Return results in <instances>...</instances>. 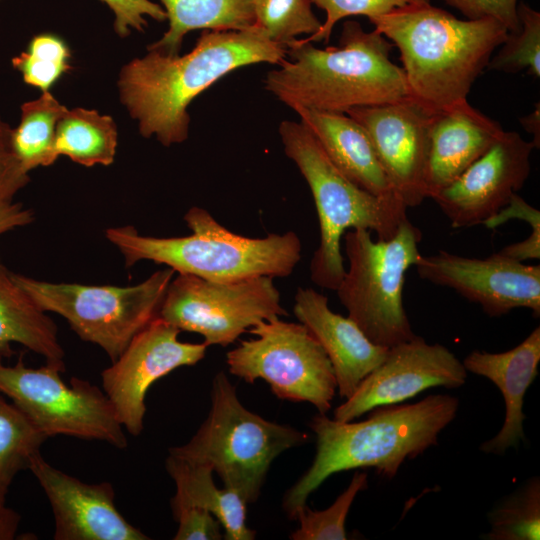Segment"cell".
<instances>
[{
  "mask_svg": "<svg viewBox=\"0 0 540 540\" xmlns=\"http://www.w3.org/2000/svg\"><path fill=\"white\" fill-rule=\"evenodd\" d=\"M184 221L192 231L188 236H143L133 226L108 228L105 234L123 255L127 267L149 260L179 274L210 281L287 277L301 259L302 244L293 231L245 237L233 233L197 206L186 212Z\"/></svg>",
  "mask_w": 540,
  "mask_h": 540,
  "instance_id": "cell-5",
  "label": "cell"
},
{
  "mask_svg": "<svg viewBox=\"0 0 540 540\" xmlns=\"http://www.w3.org/2000/svg\"><path fill=\"white\" fill-rule=\"evenodd\" d=\"M393 44L377 30L355 20L343 23L336 47L317 48L295 39L287 58L269 71L264 88L292 110L345 113L411 97L403 69L390 60Z\"/></svg>",
  "mask_w": 540,
  "mask_h": 540,
  "instance_id": "cell-2",
  "label": "cell"
},
{
  "mask_svg": "<svg viewBox=\"0 0 540 540\" xmlns=\"http://www.w3.org/2000/svg\"><path fill=\"white\" fill-rule=\"evenodd\" d=\"M11 130L12 128L0 118V150H10Z\"/></svg>",
  "mask_w": 540,
  "mask_h": 540,
  "instance_id": "cell-42",
  "label": "cell"
},
{
  "mask_svg": "<svg viewBox=\"0 0 540 540\" xmlns=\"http://www.w3.org/2000/svg\"><path fill=\"white\" fill-rule=\"evenodd\" d=\"M312 4L326 13L325 21L313 35L303 38L307 42L329 41L337 22L350 16H365L370 21L397 8L430 0H311Z\"/></svg>",
  "mask_w": 540,
  "mask_h": 540,
  "instance_id": "cell-34",
  "label": "cell"
},
{
  "mask_svg": "<svg viewBox=\"0 0 540 540\" xmlns=\"http://www.w3.org/2000/svg\"><path fill=\"white\" fill-rule=\"evenodd\" d=\"M343 236L349 267L335 291L348 317L376 345L390 348L413 339L402 294L406 272L422 256L421 231L407 218L390 239L374 241L367 229Z\"/></svg>",
  "mask_w": 540,
  "mask_h": 540,
  "instance_id": "cell-8",
  "label": "cell"
},
{
  "mask_svg": "<svg viewBox=\"0 0 540 540\" xmlns=\"http://www.w3.org/2000/svg\"><path fill=\"white\" fill-rule=\"evenodd\" d=\"M253 11V27L284 48L299 35L315 34L322 25L311 0H254Z\"/></svg>",
  "mask_w": 540,
  "mask_h": 540,
  "instance_id": "cell-30",
  "label": "cell"
},
{
  "mask_svg": "<svg viewBox=\"0 0 540 540\" xmlns=\"http://www.w3.org/2000/svg\"><path fill=\"white\" fill-rule=\"evenodd\" d=\"M294 111L330 161L349 180L373 195L399 198L382 168L368 134L357 121L339 112L306 108Z\"/></svg>",
  "mask_w": 540,
  "mask_h": 540,
  "instance_id": "cell-22",
  "label": "cell"
},
{
  "mask_svg": "<svg viewBox=\"0 0 540 540\" xmlns=\"http://www.w3.org/2000/svg\"><path fill=\"white\" fill-rule=\"evenodd\" d=\"M174 273L166 267L126 287L54 283L12 271L11 277L43 311L62 316L82 340L101 347L113 362L158 317Z\"/></svg>",
  "mask_w": 540,
  "mask_h": 540,
  "instance_id": "cell-9",
  "label": "cell"
},
{
  "mask_svg": "<svg viewBox=\"0 0 540 540\" xmlns=\"http://www.w3.org/2000/svg\"><path fill=\"white\" fill-rule=\"evenodd\" d=\"M0 357V392L48 438L66 435L127 447L124 428L107 395L87 380L63 381L59 366L26 367L21 355L13 366Z\"/></svg>",
  "mask_w": 540,
  "mask_h": 540,
  "instance_id": "cell-10",
  "label": "cell"
},
{
  "mask_svg": "<svg viewBox=\"0 0 540 540\" xmlns=\"http://www.w3.org/2000/svg\"><path fill=\"white\" fill-rule=\"evenodd\" d=\"M535 149L516 131H504L492 146L433 200L454 228L484 224L519 191L530 174Z\"/></svg>",
  "mask_w": 540,
  "mask_h": 540,
  "instance_id": "cell-16",
  "label": "cell"
},
{
  "mask_svg": "<svg viewBox=\"0 0 540 540\" xmlns=\"http://www.w3.org/2000/svg\"><path fill=\"white\" fill-rule=\"evenodd\" d=\"M69 58V48L61 38L40 34L30 41L26 51L12 59V65L25 83L48 91L71 68Z\"/></svg>",
  "mask_w": 540,
  "mask_h": 540,
  "instance_id": "cell-32",
  "label": "cell"
},
{
  "mask_svg": "<svg viewBox=\"0 0 540 540\" xmlns=\"http://www.w3.org/2000/svg\"><path fill=\"white\" fill-rule=\"evenodd\" d=\"M249 332L256 338L227 353L229 372L250 384L263 379L280 400L308 402L326 414L337 382L327 354L308 328L274 316Z\"/></svg>",
  "mask_w": 540,
  "mask_h": 540,
  "instance_id": "cell-11",
  "label": "cell"
},
{
  "mask_svg": "<svg viewBox=\"0 0 540 540\" xmlns=\"http://www.w3.org/2000/svg\"><path fill=\"white\" fill-rule=\"evenodd\" d=\"M415 266L422 279L453 289L491 317L519 307L540 314L539 264H524L500 252L477 259L439 250L422 255Z\"/></svg>",
  "mask_w": 540,
  "mask_h": 540,
  "instance_id": "cell-14",
  "label": "cell"
},
{
  "mask_svg": "<svg viewBox=\"0 0 540 540\" xmlns=\"http://www.w3.org/2000/svg\"><path fill=\"white\" fill-rule=\"evenodd\" d=\"M118 145L117 125L109 115L94 109L67 110L60 119L54 143V156L91 167L113 163Z\"/></svg>",
  "mask_w": 540,
  "mask_h": 540,
  "instance_id": "cell-26",
  "label": "cell"
},
{
  "mask_svg": "<svg viewBox=\"0 0 540 540\" xmlns=\"http://www.w3.org/2000/svg\"><path fill=\"white\" fill-rule=\"evenodd\" d=\"M489 540H539L540 481L534 477L488 514Z\"/></svg>",
  "mask_w": 540,
  "mask_h": 540,
  "instance_id": "cell-29",
  "label": "cell"
},
{
  "mask_svg": "<svg viewBox=\"0 0 540 540\" xmlns=\"http://www.w3.org/2000/svg\"><path fill=\"white\" fill-rule=\"evenodd\" d=\"M28 182V172L14 154L10 150H0V203L12 201Z\"/></svg>",
  "mask_w": 540,
  "mask_h": 540,
  "instance_id": "cell-38",
  "label": "cell"
},
{
  "mask_svg": "<svg viewBox=\"0 0 540 540\" xmlns=\"http://www.w3.org/2000/svg\"><path fill=\"white\" fill-rule=\"evenodd\" d=\"M307 434L268 421L242 405L224 372L212 382L211 409L189 442L171 447L169 454L212 468L224 487L247 504L258 499L273 460L308 441Z\"/></svg>",
  "mask_w": 540,
  "mask_h": 540,
  "instance_id": "cell-7",
  "label": "cell"
},
{
  "mask_svg": "<svg viewBox=\"0 0 540 540\" xmlns=\"http://www.w3.org/2000/svg\"><path fill=\"white\" fill-rule=\"evenodd\" d=\"M368 486V475L356 471L347 489L325 510L314 511L307 505L300 509L295 519L299 527L290 538L293 540H345V521L358 492Z\"/></svg>",
  "mask_w": 540,
  "mask_h": 540,
  "instance_id": "cell-33",
  "label": "cell"
},
{
  "mask_svg": "<svg viewBox=\"0 0 540 540\" xmlns=\"http://www.w3.org/2000/svg\"><path fill=\"white\" fill-rule=\"evenodd\" d=\"M278 131L286 156L310 188L319 219L320 241L310 262V278L321 288L336 290L345 273V232L367 229L378 239H390L407 219V207L397 197L373 195L349 180L301 122L284 120Z\"/></svg>",
  "mask_w": 540,
  "mask_h": 540,
  "instance_id": "cell-6",
  "label": "cell"
},
{
  "mask_svg": "<svg viewBox=\"0 0 540 540\" xmlns=\"http://www.w3.org/2000/svg\"><path fill=\"white\" fill-rule=\"evenodd\" d=\"M34 219L33 212L13 201L0 203V235L26 226Z\"/></svg>",
  "mask_w": 540,
  "mask_h": 540,
  "instance_id": "cell-39",
  "label": "cell"
},
{
  "mask_svg": "<svg viewBox=\"0 0 540 540\" xmlns=\"http://www.w3.org/2000/svg\"><path fill=\"white\" fill-rule=\"evenodd\" d=\"M273 278L258 276L218 282L179 274L167 288L158 317L200 334L207 346H228L248 328L286 316Z\"/></svg>",
  "mask_w": 540,
  "mask_h": 540,
  "instance_id": "cell-12",
  "label": "cell"
},
{
  "mask_svg": "<svg viewBox=\"0 0 540 540\" xmlns=\"http://www.w3.org/2000/svg\"><path fill=\"white\" fill-rule=\"evenodd\" d=\"M294 300V314L324 349L339 395L348 398L383 362L388 348L374 344L349 317L333 312L328 298L315 289L299 287Z\"/></svg>",
  "mask_w": 540,
  "mask_h": 540,
  "instance_id": "cell-19",
  "label": "cell"
},
{
  "mask_svg": "<svg viewBox=\"0 0 540 540\" xmlns=\"http://www.w3.org/2000/svg\"><path fill=\"white\" fill-rule=\"evenodd\" d=\"M20 515L6 504H0V540H12L15 538L19 524Z\"/></svg>",
  "mask_w": 540,
  "mask_h": 540,
  "instance_id": "cell-40",
  "label": "cell"
},
{
  "mask_svg": "<svg viewBox=\"0 0 540 540\" xmlns=\"http://www.w3.org/2000/svg\"><path fill=\"white\" fill-rule=\"evenodd\" d=\"M433 113L413 98L345 112L368 134L395 193L407 208L419 206L426 199L425 171Z\"/></svg>",
  "mask_w": 540,
  "mask_h": 540,
  "instance_id": "cell-17",
  "label": "cell"
},
{
  "mask_svg": "<svg viewBox=\"0 0 540 540\" xmlns=\"http://www.w3.org/2000/svg\"><path fill=\"white\" fill-rule=\"evenodd\" d=\"M114 14V30L126 37L131 30L142 32L147 25L146 17L163 22L167 15L163 7L150 0H100Z\"/></svg>",
  "mask_w": 540,
  "mask_h": 540,
  "instance_id": "cell-35",
  "label": "cell"
},
{
  "mask_svg": "<svg viewBox=\"0 0 540 540\" xmlns=\"http://www.w3.org/2000/svg\"><path fill=\"white\" fill-rule=\"evenodd\" d=\"M520 28L508 32L497 55L490 59L487 69L505 73L525 70L534 78L540 77V13L523 1L517 5Z\"/></svg>",
  "mask_w": 540,
  "mask_h": 540,
  "instance_id": "cell-31",
  "label": "cell"
},
{
  "mask_svg": "<svg viewBox=\"0 0 540 540\" xmlns=\"http://www.w3.org/2000/svg\"><path fill=\"white\" fill-rule=\"evenodd\" d=\"M467 370L445 346L422 337L388 348L383 362L370 372L351 396L334 411V419L349 422L380 406L394 405L424 390L465 384Z\"/></svg>",
  "mask_w": 540,
  "mask_h": 540,
  "instance_id": "cell-15",
  "label": "cell"
},
{
  "mask_svg": "<svg viewBox=\"0 0 540 540\" xmlns=\"http://www.w3.org/2000/svg\"><path fill=\"white\" fill-rule=\"evenodd\" d=\"M172 513L178 522L174 540H220L224 537L219 520L204 509L181 507Z\"/></svg>",
  "mask_w": 540,
  "mask_h": 540,
  "instance_id": "cell-37",
  "label": "cell"
},
{
  "mask_svg": "<svg viewBox=\"0 0 540 540\" xmlns=\"http://www.w3.org/2000/svg\"><path fill=\"white\" fill-rule=\"evenodd\" d=\"M67 110L49 90L22 104L19 124L11 130L10 151L28 173L56 161L57 125Z\"/></svg>",
  "mask_w": 540,
  "mask_h": 540,
  "instance_id": "cell-27",
  "label": "cell"
},
{
  "mask_svg": "<svg viewBox=\"0 0 540 540\" xmlns=\"http://www.w3.org/2000/svg\"><path fill=\"white\" fill-rule=\"evenodd\" d=\"M460 11L466 19L478 20L492 18L503 24L508 32L520 28L517 16L519 0H443Z\"/></svg>",
  "mask_w": 540,
  "mask_h": 540,
  "instance_id": "cell-36",
  "label": "cell"
},
{
  "mask_svg": "<svg viewBox=\"0 0 540 540\" xmlns=\"http://www.w3.org/2000/svg\"><path fill=\"white\" fill-rule=\"evenodd\" d=\"M18 343L65 370L57 326L0 262V357L10 358Z\"/></svg>",
  "mask_w": 540,
  "mask_h": 540,
  "instance_id": "cell-23",
  "label": "cell"
},
{
  "mask_svg": "<svg viewBox=\"0 0 540 540\" xmlns=\"http://www.w3.org/2000/svg\"><path fill=\"white\" fill-rule=\"evenodd\" d=\"M540 362V327H536L520 344L501 353L472 351L462 362L465 369L491 380L501 391L505 402V419L498 434L485 441L480 449L503 454L524 439V395L538 375Z\"/></svg>",
  "mask_w": 540,
  "mask_h": 540,
  "instance_id": "cell-21",
  "label": "cell"
},
{
  "mask_svg": "<svg viewBox=\"0 0 540 540\" xmlns=\"http://www.w3.org/2000/svg\"><path fill=\"white\" fill-rule=\"evenodd\" d=\"M500 124L467 100L434 112L429 126L426 198L433 199L481 157L501 135Z\"/></svg>",
  "mask_w": 540,
  "mask_h": 540,
  "instance_id": "cell-20",
  "label": "cell"
},
{
  "mask_svg": "<svg viewBox=\"0 0 540 540\" xmlns=\"http://www.w3.org/2000/svg\"><path fill=\"white\" fill-rule=\"evenodd\" d=\"M52 508L55 540H147L116 508L109 482L87 484L36 454L28 468Z\"/></svg>",
  "mask_w": 540,
  "mask_h": 540,
  "instance_id": "cell-18",
  "label": "cell"
},
{
  "mask_svg": "<svg viewBox=\"0 0 540 540\" xmlns=\"http://www.w3.org/2000/svg\"><path fill=\"white\" fill-rule=\"evenodd\" d=\"M370 22L400 51L411 97L432 112L467 100L508 33L495 19H459L430 2Z\"/></svg>",
  "mask_w": 540,
  "mask_h": 540,
  "instance_id": "cell-3",
  "label": "cell"
},
{
  "mask_svg": "<svg viewBox=\"0 0 540 540\" xmlns=\"http://www.w3.org/2000/svg\"><path fill=\"white\" fill-rule=\"evenodd\" d=\"M458 406L456 397L437 394L414 404L376 407L361 422L315 415L309 423L317 438L315 458L285 493L286 514L295 519L308 496L334 473L371 467L382 477L393 478L406 459L416 458L437 444L438 435L453 421Z\"/></svg>",
  "mask_w": 540,
  "mask_h": 540,
  "instance_id": "cell-4",
  "label": "cell"
},
{
  "mask_svg": "<svg viewBox=\"0 0 540 540\" xmlns=\"http://www.w3.org/2000/svg\"><path fill=\"white\" fill-rule=\"evenodd\" d=\"M165 466L176 485L172 510L198 507L215 516L224 529V539L253 540L256 532L246 523L248 505L234 490L218 488L211 467L168 455Z\"/></svg>",
  "mask_w": 540,
  "mask_h": 540,
  "instance_id": "cell-24",
  "label": "cell"
},
{
  "mask_svg": "<svg viewBox=\"0 0 540 540\" xmlns=\"http://www.w3.org/2000/svg\"><path fill=\"white\" fill-rule=\"evenodd\" d=\"M520 124L526 132L532 134L533 144L535 148L540 147V106L537 102L535 109L521 118H519Z\"/></svg>",
  "mask_w": 540,
  "mask_h": 540,
  "instance_id": "cell-41",
  "label": "cell"
},
{
  "mask_svg": "<svg viewBox=\"0 0 540 540\" xmlns=\"http://www.w3.org/2000/svg\"><path fill=\"white\" fill-rule=\"evenodd\" d=\"M48 437L13 403L0 392V504L15 476L28 469Z\"/></svg>",
  "mask_w": 540,
  "mask_h": 540,
  "instance_id": "cell-28",
  "label": "cell"
},
{
  "mask_svg": "<svg viewBox=\"0 0 540 540\" xmlns=\"http://www.w3.org/2000/svg\"><path fill=\"white\" fill-rule=\"evenodd\" d=\"M180 330L160 317L138 332L119 357L101 373L103 391L128 433L143 430L145 397L160 378L182 366L201 361L207 350L203 343L178 340Z\"/></svg>",
  "mask_w": 540,
  "mask_h": 540,
  "instance_id": "cell-13",
  "label": "cell"
},
{
  "mask_svg": "<svg viewBox=\"0 0 540 540\" xmlns=\"http://www.w3.org/2000/svg\"><path fill=\"white\" fill-rule=\"evenodd\" d=\"M286 48L253 26L246 30H203L194 48L180 56L148 50L121 69L117 86L122 104L140 134L164 146L188 138L190 103L222 77L257 64H281Z\"/></svg>",
  "mask_w": 540,
  "mask_h": 540,
  "instance_id": "cell-1",
  "label": "cell"
},
{
  "mask_svg": "<svg viewBox=\"0 0 540 540\" xmlns=\"http://www.w3.org/2000/svg\"><path fill=\"white\" fill-rule=\"evenodd\" d=\"M168 30L147 47L179 54L185 35L194 30H246L254 25V0H160Z\"/></svg>",
  "mask_w": 540,
  "mask_h": 540,
  "instance_id": "cell-25",
  "label": "cell"
}]
</instances>
